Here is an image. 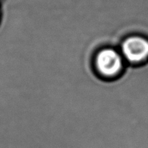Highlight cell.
Instances as JSON below:
<instances>
[{
  "mask_svg": "<svg viewBox=\"0 0 148 148\" xmlns=\"http://www.w3.org/2000/svg\"><path fill=\"white\" fill-rule=\"evenodd\" d=\"M95 65L100 78L104 81L118 79L123 70L122 57L112 49H105L98 53Z\"/></svg>",
  "mask_w": 148,
  "mask_h": 148,
  "instance_id": "6da1fadb",
  "label": "cell"
},
{
  "mask_svg": "<svg viewBox=\"0 0 148 148\" xmlns=\"http://www.w3.org/2000/svg\"><path fill=\"white\" fill-rule=\"evenodd\" d=\"M124 58L132 64H140L148 58V41L141 37H131L122 45Z\"/></svg>",
  "mask_w": 148,
  "mask_h": 148,
  "instance_id": "7a4b0ae2",
  "label": "cell"
}]
</instances>
